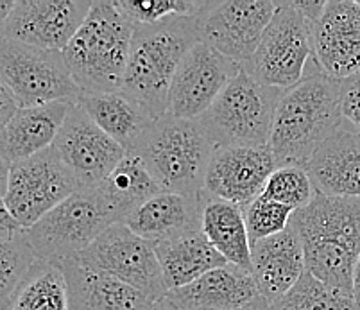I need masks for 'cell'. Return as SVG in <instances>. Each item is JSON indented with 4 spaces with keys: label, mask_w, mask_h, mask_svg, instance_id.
<instances>
[{
    "label": "cell",
    "mask_w": 360,
    "mask_h": 310,
    "mask_svg": "<svg viewBox=\"0 0 360 310\" xmlns=\"http://www.w3.org/2000/svg\"><path fill=\"white\" fill-rule=\"evenodd\" d=\"M215 149L201 120L167 113L155 120L133 155L142 158L163 192L201 195Z\"/></svg>",
    "instance_id": "5"
},
{
    "label": "cell",
    "mask_w": 360,
    "mask_h": 310,
    "mask_svg": "<svg viewBox=\"0 0 360 310\" xmlns=\"http://www.w3.org/2000/svg\"><path fill=\"white\" fill-rule=\"evenodd\" d=\"M238 310H273V305H271L264 296H258V298H255L253 302L248 303V305L242 306V309Z\"/></svg>",
    "instance_id": "37"
},
{
    "label": "cell",
    "mask_w": 360,
    "mask_h": 310,
    "mask_svg": "<svg viewBox=\"0 0 360 310\" xmlns=\"http://www.w3.org/2000/svg\"><path fill=\"white\" fill-rule=\"evenodd\" d=\"M283 92L258 83L242 70L199 120L217 148L269 146Z\"/></svg>",
    "instance_id": "6"
},
{
    "label": "cell",
    "mask_w": 360,
    "mask_h": 310,
    "mask_svg": "<svg viewBox=\"0 0 360 310\" xmlns=\"http://www.w3.org/2000/svg\"><path fill=\"white\" fill-rule=\"evenodd\" d=\"M135 25L110 0H94L86 20L63 51L83 93L122 90Z\"/></svg>",
    "instance_id": "4"
},
{
    "label": "cell",
    "mask_w": 360,
    "mask_h": 310,
    "mask_svg": "<svg viewBox=\"0 0 360 310\" xmlns=\"http://www.w3.org/2000/svg\"><path fill=\"white\" fill-rule=\"evenodd\" d=\"M52 148L83 188L103 183L127 156L79 103L70 108Z\"/></svg>",
    "instance_id": "15"
},
{
    "label": "cell",
    "mask_w": 360,
    "mask_h": 310,
    "mask_svg": "<svg viewBox=\"0 0 360 310\" xmlns=\"http://www.w3.org/2000/svg\"><path fill=\"white\" fill-rule=\"evenodd\" d=\"M20 110L13 93L9 92L4 84H0V120H2V127L15 117V113Z\"/></svg>",
    "instance_id": "36"
},
{
    "label": "cell",
    "mask_w": 360,
    "mask_h": 310,
    "mask_svg": "<svg viewBox=\"0 0 360 310\" xmlns=\"http://www.w3.org/2000/svg\"><path fill=\"white\" fill-rule=\"evenodd\" d=\"M273 310H360L353 296L330 289L305 273L290 292L271 303Z\"/></svg>",
    "instance_id": "30"
},
{
    "label": "cell",
    "mask_w": 360,
    "mask_h": 310,
    "mask_svg": "<svg viewBox=\"0 0 360 310\" xmlns=\"http://www.w3.org/2000/svg\"><path fill=\"white\" fill-rule=\"evenodd\" d=\"M38 260L25 228L0 231V305L8 302Z\"/></svg>",
    "instance_id": "29"
},
{
    "label": "cell",
    "mask_w": 360,
    "mask_h": 310,
    "mask_svg": "<svg viewBox=\"0 0 360 310\" xmlns=\"http://www.w3.org/2000/svg\"><path fill=\"white\" fill-rule=\"evenodd\" d=\"M292 214V208L276 203L273 199H267L264 195L255 199L253 203L244 208L245 226L250 233L251 246L258 240L269 239L273 235L285 231L289 228Z\"/></svg>",
    "instance_id": "33"
},
{
    "label": "cell",
    "mask_w": 360,
    "mask_h": 310,
    "mask_svg": "<svg viewBox=\"0 0 360 310\" xmlns=\"http://www.w3.org/2000/svg\"><path fill=\"white\" fill-rule=\"evenodd\" d=\"M340 110L346 122L360 133V70L340 81Z\"/></svg>",
    "instance_id": "34"
},
{
    "label": "cell",
    "mask_w": 360,
    "mask_h": 310,
    "mask_svg": "<svg viewBox=\"0 0 360 310\" xmlns=\"http://www.w3.org/2000/svg\"><path fill=\"white\" fill-rule=\"evenodd\" d=\"M54 148L11 165L2 179V205L16 223L29 230L65 199L81 190Z\"/></svg>",
    "instance_id": "9"
},
{
    "label": "cell",
    "mask_w": 360,
    "mask_h": 310,
    "mask_svg": "<svg viewBox=\"0 0 360 310\" xmlns=\"http://www.w3.org/2000/svg\"><path fill=\"white\" fill-rule=\"evenodd\" d=\"M276 169L269 146L217 148L206 172L205 194L245 208L260 198Z\"/></svg>",
    "instance_id": "16"
},
{
    "label": "cell",
    "mask_w": 360,
    "mask_h": 310,
    "mask_svg": "<svg viewBox=\"0 0 360 310\" xmlns=\"http://www.w3.org/2000/svg\"><path fill=\"white\" fill-rule=\"evenodd\" d=\"M305 169L317 194L360 198V133L346 122Z\"/></svg>",
    "instance_id": "21"
},
{
    "label": "cell",
    "mask_w": 360,
    "mask_h": 310,
    "mask_svg": "<svg viewBox=\"0 0 360 310\" xmlns=\"http://www.w3.org/2000/svg\"><path fill=\"white\" fill-rule=\"evenodd\" d=\"M201 0H115V8L133 25H153L172 16H194L202 9Z\"/></svg>",
    "instance_id": "32"
},
{
    "label": "cell",
    "mask_w": 360,
    "mask_h": 310,
    "mask_svg": "<svg viewBox=\"0 0 360 310\" xmlns=\"http://www.w3.org/2000/svg\"><path fill=\"white\" fill-rule=\"evenodd\" d=\"M276 0H205L198 13L199 41L244 67L276 15Z\"/></svg>",
    "instance_id": "12"
},
{
    "label": "cell",
    "mask_w": 360,
    "mask_h": 310,
    "mask_svg": "<svg viewBox=\"0 0 360 310\" xmlns=\"http://www.w3.org/2000/svg\"><path fill=\"white\" fill-rule=\"evenodd\" d=\"M0 79L20 108L51 103L77 104L83 97L63 52L44 51L18 41L2 40Z\"/></svg>",
    "instance_id": "8"
},
{
    "label": "cell",
    "mask_w": 360,
    "mask_h": 310,
    "mask_svg": "<svg viewBox=\"0 0 360 310\" xmlns=\"http://www.w3.org/2000/svg\"><path fill=\"white\" fill-rule=\"evenodd\" d=\"M156 254L169 290L181 289L201 278L208 271L228 264L202 231L156 244Z\"/></svg>",
    "instance_id": "25"
},
{
    "label": "cell",
    "mask_w": 360,
    "mask_h": 310,
    "mask_svg": "<svg viewBox=\"0 0 360 310\" xmlns=\"http://www.w3.org/2000/svg\"><path fill=\"white\" fill-rule=\"evenodd\" d=\"M314 60L332 79L345 81L360 70V4L328 0L312 25Z\"/></svg>",
    "instance_id": "17"
},
{
    "label": "cell",
    "mask_w": 360,
    "mask_h": 310,
    "mask_svg": "<svg viewBox=\"0 0 360 310\" xmlns=\"http://www.w3.org/2000/svg\"><path fill=\"white\" fill-rule=\"evenodd\" d=\"M359 4H360V2H359Z\"/></svg>",
    "instance_id": "40"
},
{
    "label": "cell",
    "mask_w": 360,
    "mask_h": 310,
    "mask_svg": "<svg viewBox=\"0 0 360 310\" xmlns=\"http://www.w3.org/2000/svg\"><path fill=\"white\" fill-rule=\"evenodd\" d=\"M305 273V250L292 224L251 246V276L260 296L269 303L290 292Z\"/></svg>",
    "instance_id": "18"
},
{
    "label": "cell",
    "mask_w": 360,
    "mask_h": 310,
    "mask_svg": "<svg viewBox=\"0 0 360 310\" xmlns=\"http://www.w3.org/2000/svg\"><path fill=\"white\" fill-rule=\"evenodd\" d=\"M353 299L360 306V257L355 264V271H353Z\"/></svg>",
    "instance_id": "38"
},
{
    "label": "cell",
    "mask_w": 360,
    "mask_h": 310,
    "mask_svg": "<svg viewBox=\"0 0 360 310\" xmlns=\"http://www.w3.org/2000/svg\"><path fill=\"white\" fill-rule=\"evenodd\" d=\"M345 124L340 81L326 76L312 58L305 77L285 90L278 104L269 140L276 167H307Z\"/></svg>",
    "instance_id": "1"
},
{
    "label": "cell",
    "mask_w": 360,
    "mask_h": 310,
    "mask_svg": "<svg viewBox=\"0 0 360 310\" xmlns=\"http://www.w3.org/2000/svg\"><path fill=\"white\" fill-rule=\"evenodd\" d=\"M195 44H199L198 15L172 16L153 25H135L120 92L143 104L156 119L167 115L169 90L176 70Z\"/></svg>",
    "instance_id": "3"
},
{
    "label": "cell",
    "mask_w": 360,
    "mask_h": 310,
    "mask_svg": "<svg viewBox=\"0 0 360 310\" xmlns=\"http://www.w3.org/2000/svg\"><path fill=\"white\" fill-rule=\"evenodd\" d=\"M110 210L115 215L117 223H126L135 210L146 201L163 192L155 178L147 171L146 163L136 155H127L103 183L97 185Z\"/></svg>",
    "instance_id": "27"
},
{
    "label": "cell",
    "mask_w": 360,
    "mask_h": 310,
    "mask_svg": "<svg viewBox=\"0 0 360 310\" xmlns=\"http://www.w3.org/2000/svg\"><path fill=\"white\" fill-rule=\"evenodd\" d=\"M258 296L251 273L226 264L181 289L169 290L167 298L183 310H238Z\"/></svg>",
    "instance_id": "23"
},
{
    "label": "cell",
    "mask_w": 360,
    "mask_h": 310,
    "mask_svg": "<svg viewBox=\"0 0 360 310\" xmlns=\"http://www.w3.org/2000/svg\"><path fill=\"white\" fill-rule=\"evenodd\" d=\"M262 195L296 212L309 207L317 195V190L305 167L289 165V167H278L271 174Z\"/></svg>",
    "instance_id": "31"
},
{
    "label": "cell",
    "mask_w": 360,
    "mask_h": 310,
    "mask_svg": "<svg viewBox=\"0 0 360 310\" xmlns=\"http://www.w3.org/2000/svg\"><path fill=\"white\" fill-rule=\"evenodd\" d=\"M74 260L135 287L155 302L169 295L156 246L133 233L122 223L108 228L86 251L74 257Z\"/></svg>",
    "instance_id": "11"
},
{
    "label": "cell",
    "mask_w": 360,
    "mask_h": 310,
    "mask_svg": "<svg viewBox=\"0 0 360 310\" xmlns=\"http://www.w3.org/2000/svg\"><path fill=\"white\" fill-rule=\"evenodd\" d=\"M153 310H183V309H179L178 305H174V303L170 302V299L165 296V298L160 299V302L155 303Z\"/></svg>",
    "instance_id": "39"
},
{
    "label": "cell",
    "mask_w": 360,
    "mask_h": 310,
    "mask_svg": "<svg viewBox=\"0 0 360 310\" xmlns=\"http://www.w3.org/2000/svg\"><path fill=\"white\" fill-rule=\"evenodd\" d=\"M74 104L51 103L44 106L20 108L2 127V179L8 178L11 165L40 155L54 146L65 119Z\"/></svg>",
    "instance_id": "19"
},
{
    "label": "cell",
    "mask_w": 360,
    "mask_h": 310,
    "mask_svg": "<svg viewBox=\"0 0 360 310\" xmlns=\"http://www.w3.org/2000/svg\"><path fill=\"white\" fill-rule=\"evenodd\" d=\"M58 262L70 289V310H153L155 306V299L106 273L74 259Z\"/></svg>",
    "instance_id": "22"
},
{
    "label": "cell",
    "mask_w": 360,
    "mask_h": 310,
    "mask_svg": "<svg viewBox=\"0 0 360 310\" xmlns=\"http://www.w3.org/2000/svg\"><path fill=\"white\" fill-rule=\"evenodd\" d=\"M113 224L115 215L99 190L81 188L29 228L27 237L38 259L68 260L86 251Z\"/></svg>",
    "instance_id": "7"
},
{
    "label": "cell",
    "mask_w": 360,
    "mask_h": 310,
    "mask_svg": "<svg viewBox=\"0 0 360 310\" xmlns=\"http://www.w3.org/2000/svg\"><path fill=\"white\" fill-rule=\"evenodd\" d=\"M0 310H70V289L61 264L38 260Z\"/></svg>",
    "instance_id": "28"
},
{
    "label": "cell",
    "mask_w": 360,
    "mask_h": 310,
    "mask_svg": "<svg viewBox=\"0 0 360 310\" xmlns=\"http://www.w3.org/2000/svg\"><path fill=\"white\" fill-rule=\"evenodd\" d=\"M276 6L255 56L242 70L265 86L289 90L305 77L314 58L312 24L285 0H276Z\"/></svg>",
    "instance_id": "10"
},
{
    "label": "cell",
    "mask_w": 360,
    "mask_h": 310,
    "mask_svg": "<svg viewBox=\"0 0 360 310\" xmlns=\"http://www.w3.org/2000/svg\"><path fill=\"white\" fill-rule=\"evenodd\" d=\"M287 4L292 9H296L297 13H301L314 25L319 20V16L323 15V11H325L326 0H316V2H307V0H303V2H287Z\"/></svg>",
    "instance_id": "35"
},
{
    "label": "cell",
    "mask_w": 360,
    "mask_h": 310,
    "mask_svg": "<svg viewBox=\"0 0 360 310\" xmlns=\"http://www.w3.org/2000/svg\"><path fill=\"white\" fill-rule=\"evenodd\" d=\"M90 9V0H16L6 20L0 22V38L63 52Z\"/></svg>",
    "instance_id": "13"
},
{
    "label": "cell",
    "mask_w": 360,
    "mask_h": 310,
    "mask_svg": "<svg viewBox=\"0 0 360 310\" xmlns=\"http://www.w3.org/2000/svg\"><path fill=\"white\" fill-rule=\"evenodd\" d=\"M240 72V65L199 41L176 70L167 113L179 119H201Z\"/></svg>",
    "instance_id": "14"
},
{
    "label": "cell",
    "mask_w": 360,
    "mask_h": 310,
    "mask_svg": "<svg viewBox=\"0 0 360 310\" xmlns=\"http://www.w3.org/2000/svg\"><path fill=\"white\" fill-rule=\"evenodd\" d=\"M79 104L127 155L136 151L156 120L143 104L122 92L83 93Z\"/></svg>",
    "instance_id": "24"
},
{
    "label": "cell",
    "mask_w": 360,
    "mask_h": 310,
    "mask_svg": "<svg viewBox=\"0 0 360 310\" xmlns=\"http://www.w3.org/2000/svg\"><path fill=\"white\" fill-rule=\"evenodd\" d=\"M202 205L205 192L201 195L160 192L133 212L124 224L156 246L181 235L202 231Z\"/></svg>",
    "instance_id": "20"
},
{
    "label": "cell",
    "mask_w": 360,
    "mask_h": 310,
    "mask_svg": "<svg viewBox=\"0 0 360 310\" xmlns=\"http://www.w3.org/2000/svg\"><path fill=\"white\" fill-rule=\"evenodd\" d=\"M202 233L226 262L251 273V240L245 226L244 208L205 194Z\"/></svg>",
    "instance_id": "26"
},
{
    "label": "cell",
    "mask_w": 360,
    "mask_h": 310,
    "mask_svg": "<svg viewBox=\"0 0 360 310\" xmlns=\"http://www.w3.org/2000/svg\"><path fill=\"white\" fill-rule=\"evenodd\" d=\"M290 224L303 243L307 273L353 296V271L360 257V198L317 194L309 207L294 212Z\"/></svg>",
    "instance_id": "2"
}]
</instances>
